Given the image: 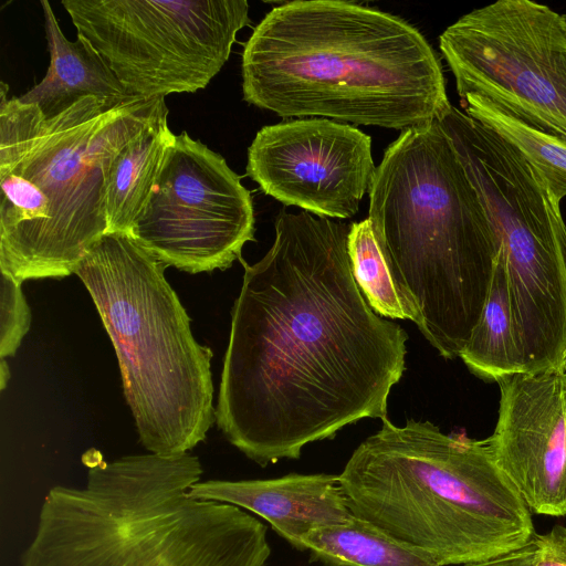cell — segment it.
<instances>
[{
    "mask_svg": "<svg viewBox=\"0 0 566 566\" xmlns=\"http://www.w3.org/2000/svg\"><path fill=\"white\" fill-rule=\"evenodd\" d=\"M10 378V371H9V367L4 360V358H1V363H0V387L1 389H3L6 386H7V382Z\"/></svg>",
    "mask_w": 566,
    "mask_h": 566,
    "instance_id": "cell-24",
    "label": "cell"
},
{
    "mask_svg": "<svg viewBox=\"0 0 566 566\" xmlns=\"http://www.w3.org/2000/svg\"><path fill=\"white\" fill-rule=\"evenodd\" d=\"M82 486L43 497L20 566H264L266 526L232 504L197 500L188 453L86 462Z\"/></svg>",
    "mask_w": 566,
    "mask_h": 566,
    "instance_id": "cell-3",
    "label": "cell"
},
{
    "mask_svg": "<svg viewBox=\"0 0 566 566\" xmlns=\"http://www.w3.org/2000/svg\"><path fill=\"white\" fill-rule=\"evenodd\" d=\"M349 512L439 565L496 557L531 543L532 512L495 464L486 439L449 436L430 421L381 428L338 475Z\"/></svg>",
    "mask_w": 566,
    "mask_h": 566,
    "instance_id": "cell-6",
    "label": "cell"
},
{
    "mask_svg": "<svg viewBox=\"0 0 566 566\" xmlns=\"http://www.w3.org/2000/svg\"><path fill=\"white\" fill-rule=\"evenodd\" d=\"M274 228L260 261L240 259L216 408L227 440L261 467L298 459L364 418H387L408 339L354 279L350 224L283 208Z\"/></svg>",
    "mask_w": 566,
    "mask_h": 566,
    "instance_id": "cell-1",
    "label": "cell"
},
{
    "mask_svg": "<svg viewBox=\"0 0 566 566\" xmlns=\"http://www.w3.org/2000/svg\"><path fill=\"white\" fill-rule=\"evenodd\" d=\"M459 357L473 375L488 382L521 374L506 274L497 256L480 319Z\"/></svg>",
    "mask_w": 566,
    "mask_h": 566,
    "instance_id": "cell-18",
    "label": "cell"
},
{
    "mask_svg": "<svg viewBox=\"0 0 566 566\" xmlns=\"http://www.w3.org/2000/svg\"><path fill=\"white\" fill-rule=\"evenodd\" d=\"M534 539V538H533ZM534 555L533 541L527 545L510 553L473 563L458 566H532Z\"/></svg>",
    "mask_w": 566,
    "mask_h": 566,
    "instance_id": "cell-23",
    "label": "cell"
},
{
    "mask_svg": "<svg viewBox=\"0 0 566 566\" xmlns=\"http://www.w3.org/2000/svg\"><path fill=\"white\" fill-rule=\"evenodd\" d=\"M21 283L1 271L0 358L4 359L15 354L31 323Z\"/></svg>",
    "mask_w": 566,
    "mask_h": 566,
    "instance_id": "cell-21",
    "label": "cell"
},
{
    "mask_svg": "<svg viewBox=\"0 0 566 566\" xmlns=\"http://www.w3.org/2000/svg\"><path fill=\"white\" fill-rule=\"evenodd\" d=\"M175 137L166 117L143 130L116 154L105 182L107 233L130 234L150 198Z\"/></svg>",
    "mask_w": 566,
    "mask_h": 566,
    "instance_id": "cell-16",
    "label": "cell"
},
{
    "mask_svg": "<svg viewBox=\"0 0 566 566\" xmlns=\"http://www.w3.org/2000/svg\"><path fill=\"white\" fill-rule=\"evenodd\" d=\"M564 17L566 18V14H564Z\"/></svg>",
    "mask_w": 566,
    "mask_h": 566,
    "instance_id": "cell-26",
    "label": "cell"
},
{
    "mask_svg": "<svg viewBox=\"0 0 566 566\" xmlns=\"http://www.w3.org/2000/svg\"><path fill=\"white\" fill-rule=\"evenodd\" d=\"M371 230L410 319L459 357L486 302L497 239L439 120L401 132L369 191Z\"/></svg>",
    "mask_w": 566,
    "mask_h": 566,
    "instance_id": "cell-4",
    "label": "cell"
},
{
    "mask_svg": "<svg viewBox=\"0 0 566 566\" xmlns=\"http://www.w3.org/2000/svg\"><path fill=\"white\" fill-rule=\"evenodd\" d=\"M189 496L235 505L254 513L294 548L313 528L345 522L349 512L338 475L292 473L268 480H208L193 484Z\"/></svg>",
    "mask_w": 566,
    "mask_h": 566,
    "instance_id": "cell-14",
    "label": "cell"
},
{
    "mask_svg": "<svg viewBox=\"0 0 566 566\" xmlns=\"http://www.w3.org/2000/svg\"><path fill=\"white\" fill-rule=\"evenodd\" d=\"M302 551L325 566H441L426 552L353 514L343 523L313 528Z\"/></svg>",
    "mask_w": 566,
    "mask_h": 566,
    "instance_id": "cell-17",
    "label": "cell"
},
{
    "mask_svg": "<svg viewBox=\"0 0 566 566\" xmlns=\"http://www.w3.org/2000/svg\"><path fill=\"white\" fill-rule=\"evenodd\" d=\"M77 34L104 57L128 95L205 88L250 24L245 0H62Z\"/></svg>",
    "mask_w": 566,
    "mask_h": 566,
    "instance_id": "cell-9",
    "label": "cell"
},
{
    "mask_svg": "<svg viewBox=\"0 0 566 566\" xmlns=\"http://www.w3.org/2000/svg\"><path fill=\"white\" fill-rule=\"evenodd\" d=\"M560 371H562V373L565 375V377H566V353H565V356H564V359H563V364H562Z\"/></svg>",
    "mask_w": 566,
    "mask_h": 566,
    "instance_id": "cell-25",
    "label": "cell"
},
{
    "mask_svg": "<svg viewBox=\"0 0 566 566\" xmlns=\"http://www.w3.org/2000/svg\"><path fill=\"white\" fill-rule=\"evenodd\" d=\"M500 407L486 439L499 469L531 512L566 515V377L515 374L500 382Z\"/></svg>",
    "mask_w": 566,
    "mask_h": 566,
    "instance_id": "cell-13",
    "label": "cell"
},
{
    "mask_svg": "<svg viewBox=\"0 0 566 566\" xmlns=\"http://www.w3.org/2000/svg\"><path fill=\"white\" fill-rule=\"evenodd\" d=\"M532 566H566V527L555 525L544 534H535Z\"/></svg>",
    "mask_w": 566,
    "mask_h": 566,
    "instance_id": "cell-22",
    "label": "cell"
},
{
    "mask_svg": "<svg viewBox=\"0 0 566 566\" xmlns=\"http://www.w3.org/2000/svg\"><path fill=\"white\" fill-rule=\"evenodd\" d=\"M0 86V270L20 282L67 276L107 233L114 157L168 117L165 97L88 96L46 118Z\"/></svg>",
    "mask_w": 566,
    "mask_h": 566,
    "instance_id": "cell-5",
    "label": "cell"
},
{
    "mask_svg": "<svg viewBox=\"0 0 566 566\" xmlns=\"http://www.w3.org/2000/svg\"><path fill=\"white\" fill-rule=\"evenodd\" d=\"M40 3L50 65L42 81L19 99L36 105L46 118H52L84 97L122 102L130 96L97 50L80 34L75 41H69L50 2L42 0Z\"/></svg>",
    "mask_w": 566,
    "mask_h": 566,
    "instance_id": "cell-15",
    "label": "cell"
},
{
    "mask_svg": "<svg viewBox=\"0 0 566 566\" xmlns=\"http://www.w3.org/2000/svg\"><path fill=\"white\" fill-rule=\"evenodd\" d=\"M375 171L370 136L323 117L264 126L248 149L247 174L265 195L331 219L358 212Z\"/></svg>",
    "mask_w": 566,
    "mask_h": 566,
    "instance_id": "cell-12",
    "label": "cell"
},
{
    "mask_svg": "<svg viewBox=\"0 0 566 566\" xmlns=\"http://www.w3.org/2000/svg\"><path fill=\"white\" fill-rule=\"evenodd\" d=\"M347 249L353 276L369 306L385 318L410 319L379 251L368 218L350 223Z\"/></svg>",
    "mask_w": 566,
    "mask_h": 566,
    "instance_id": "cell-20",
    "label": "cell"
},
{
    "mask_svg": "<svg viewBox=\"0 0 566 566\" xmlns=\"http://www.w3.org/2000/svg\"><path fill=\"white\" fill-rule=\"evenodd\" d=\"M241 73L243 99L283 118L405 132L452 105L441 63L415 27L342 0L272 8L244 44Z\"/></svg>",
    "mask_w": 566,
    "mask_h": 566,
    "instance_id": "cell-2",
    "label": "cell"
},
{
    "mask_svg": "<svg viewBox=\"0 0 566 566\" xmlns=\"http://www.w3.org/2000/svg\"><path fill=\"white\" fill-rule=\"evenodd\" d=\"M497 239L521 373L560 370L566 353V224L544 176L511 143L462 159Z\"/></svg>",
    "mask_w": 566,
    "mask_h": 566,
    "instance_id": "cell-8",
    "label": "cell"
},
{
    "mask_svg": "<svg viewBox=\"0 0 566 566\" xmlns=\"http://www.w3.org/2000/svg\"><path fill=\"white\" fill-rule=\"evenodd\" d=\"M250 191L226 159L187 132L176 135L128 237L164 265L224 270L254 240Z\"/></svg>",
    "mask_w": 566,
    "mask_h": 566,
    "instance_id": "cell-11",
    "label": "cell"
},
{
    "mask_svg": "<svg viewBox=\"0 0 566 566\" xmlns=\"http://www.w3.org/2000/svg\"><path fill=\"white\" fill-rule=\"evenodd\" d=\"M467 115L514 145L544 176L555 198L566 197V139L536 129L476 94L460 97Z\"/></svg>",
    "mask_w": 566,
    "mask_h": 566,
    "instance_id": "cell-19",
    "label": "cell"
},
{
    "mask_svg": "<svg viewBox=\"0 0 566 566\" xmlns=\"http://www.w3.org/2000/svg\"><path fill=\"white\" fill-rule=\"evenodd\" d=\"M165 268L133 238L106 233L75 274L114 345L143 446L176 457L205 440L216 420L212 352L195 339Z\"/></svg>",
    "mask_w": 566,
    "mask_h": 566,
    "instance_id": "cell-7",
    "label": "cell"
},
{
    "mask_svg": "<svg viewBox=\"0 0 566 566\" xmlns=\"http://www.w3.org/2000/svg\"><path fill=\"white\" fill-rule=\"evenodd\" d=\"M459 97L472 93L566 139V18L531 0H499L439 38Z\"/></svg>",
    "mask_w": 566,
    "mask_h": 566,
    "instance_id": "cell-10",
    "label": "cell"
}]
</instances>
